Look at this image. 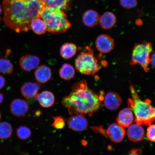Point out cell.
<instances>
[{
  "mask_svg": "<svg viewBox=\"0 0 155 155\" xmlns=\"http://www.w3.org/2000/svg\"><path fill=\"white\" fill-rule=\"evenodd\" d=\"M3 20L8 28L17 33L28 32L33 19L40 18L44 7L38 0H3Z\"/></svg>",
  "mask_w": 155,
  "mask_h": 155,
  "instance_id": "6da1fadb",
  "label": "cell"
},
{
  "mask_svg": "<svg viewBox=\"0 0 155 155\" xmlns=\"http://www.w3.org/2000/svg\"><path fill=\"white\" fill-rule=\"evenodd\" d=\"M103 94H97L88 88L87 81L75 83L68 96L63 98L62 104L68 108L70 114H88L92 116L101 106Z\"/></svg>",
  "mask_w": 155,
  "mask_h": 155,
  "instance_id": "7a4b0ae2",
  "label": "cell"
},
{
  "mask_svg": "<svg viewBox=\"0 0 155 155\" xmlns=\"http://www.w3.org/2000/svg\"><path fill=\"white\" fill-rule=\"evenodd\" d=\"M131 98L127 101L128 107L134 114L136 123L141 125L149 126L155 121V107L151 105L148 99L143 101L132 86H130Z\"/></svg>",
  "mask_w": 155,
  "mask_h": 155,
  "instance_id": "3957f363",
  "label": "cell"
},
{
  "mask_svg": "<svg viewBox=\"0 0 155 155\" xmlns=\"http://www.w3.org/2000/svg\"><path fill=\"white\" fill-rule=\"evenodd\" d=\"M40 18L45 23L47 31L51 34L64 33L71 26L67 15L61 10L51 9L44 6Z\"/></svg>",
  "mask_w": 155,
  "mask_h": 155,
  "instance_id": "277c9868",
  "label": "cell"
},
{
  "mask_svg": "<svg viewBox=\"0 0 155 155\" xmlns=\"http://www.w3.org/2000/svg\"><path fill=\"white\" fill-rule=\"evenodd\" d=\"M75 64L77 71L83 74L94 75L100 69L98 60L89 46L85 47L78 55Z\"/></svg>",
  "mask_w": 155,
  "mask_h": 155,
  "instance_id": "5b68a950",
  "label": "cell"
},
{
  "mask_svg": "<svg viewBox=\"0 0 155 155\" xmlns=\"http://www.w3.org/2000/svg\"><path fill=\"white\" fill-rule=\"evenodd\" d=\"M152 49V45L149 42L144 41L136 45L134 48L130 64L133 65L139 64L146 72H148L150 55Z\"/></svg>",
  "mask_w": 155,
  "mask_h": 155,
  "instance_id": "8992f818",
  "label": "cell"
},
{
  "mask_svg": "<svg viewBox=\"0 0 155 155\" xmlns=\"http://www.w3.org/2000/svg\"><path fill=\"white\" fill-rule=\"evenodd\" d=\"M73 115L68 119L69 127L72 130L77 132L83 131L86 130L88 126V122L86 118L82 114Z\"/></svg>",
  "mask_w": 155,
  "mask_h": 155,
  "instance_id": "52a82bcc",
  "label": "cell"
},
{
  "mask_svg": "<svg viewBox=\"0 0 155 155\" xmlns=\"http://www.w3.org/2000/svg\"><path fill=\"white\" fill-rule=\"evenodd\" d=\"M96 48L102 53H109L113 49L114 42L113 39L108 35H100L97 38L95 41Z\"/></svg>",
  "mask_w": 155,
  "mask_h": 155,
  "instance_id": "ba28073f",
  "label": "cell"
},
{
  "mask_svg": "<svg viewBox=\"0 0 155 155\" xmlns=\"http://www.w3.org/2000/svg\"><path fill=\"white\" fill-rule=\"evenodd\" d=\"M105 134L113 142L118 143L123 141L125 134L124 127L118 124H111L107 128Z\"/></svg>",
  "mask_w": 155,
  "mask_h": 155,
  "instance_id": "9c48e42d",
  "label": "cell"
},
{
  "mask_svg": "<svg viewBox=\"0 0 155 155\" xmlns=\"http://www.w3.org/2000/svg\"><path fill=\"white\" fill-rule=\"evenodd\" d=\"M40 62V59L37 56L26 54L21 58L19 64L23 71H28L38 68Z\"/></svg>",
  "mask_w": 155,
  "mask_h": 155,
  "instance_id": "30bf717a",
  "label": "cell"
},
{
  "mask_svg": "<svg viewBox=\"0 0 155 155\" xmlns=\"http://www.w3.org/2000/svg\"><path fill=\"white\" fill-rule=\"evenodd\" d=\"M12 114L16 117H21L26 115L29 110V106L25 101L21 99H15L10 104Z\"/></svg>",
  "mask_w": 155,
  "mask_h": 155,
  "instance_id": "8fae6325",
  "label": "cell"
},
{
  "mask_svg": "<svg viewBox=\"0 0 155 155\" xmlns=\"http://www.w3.org/2000/svg\"><path fill=\"white\" fill-rule=\"evenodd\" d=\"M141 125L137 123L131 124L128 127L127 135L129 140L134 142L142 140L145 135V131Z\"/></svg>",
  "mask_w": 155,
  "mask_h": 155,
  "instance_id": "7c38bea8",
  "label": "cell"
},
{
  "mask_svg": "<svg viewBox=\"0 0 155 155\" xmlns=\"http://www.w3.org/2000/svg\"><path fill=\"white\" fill-rule=\"evenodd\" d=\"M134 120L133 113L129 108H123L119 112L116 121L118 124L124 128L128 127Z\"/></svg>",
  "mask_w": 155,
  "mask_h": 155,
  "instance_id": "4fadbf2b",
  "label": "cell"
},
{
  "mask_svg": "<svg viewBox=\"0 0 155 155\" xmlns=\"http://www.w3.org/2000/svg\"><path fill=\"white\" fill-rule=\"evenodd\" d=\"M103 100L106 108L111 110L117 109L122 103L120 96L117 93L114 92L107 93L104 97Z\"/></svg>",
  "mask_w": 155,
  "mask_h": 155,
  "instance_id": "5bb4252c",
  "label": "cell"
},
{
  "mask_svg": "<svg viewBox=\"0 0 155 155\" xmlns=\"http://www.w3.org/2000/svg\"><path fill=\"white\" fill-rule=\"evenodd\" d=\"M34 75L37 81L41 84H44L51 78L52 71L51 69L47 66L42 65L36 69Z\"/></svg>",
  "mask_w": 155,
  "mask_h": 155,
  "instance_id": "9a60e30c",
  "label": "cell"
},
{
  "mask_svg": "<svg viewBox=\"0 0 155 155\" xmlns=\"http://www.w3.org/2000/svg\"><path fill=\"white\" fill-rule=\"evenodd\" d=\"M35 98L39 103L40 105L44 108L50 107L55 103V96L53 93L49 91H44L37 94Z\"/></svg>",
  "mask_w": 155,
  "mask_h": 155,
  "instance_id": "2e32d148",
  "label": "cell"
},
{
  "mask_svg": "<svg viewBox=\"0 0 155 155\" xmlns=\"http://www.w3.org/2000/svg\"><path fill=\"white\" fill-rule=\"evenodd\" d=\"M39 83L28 82L25 83L21 88V92L23 96L27 99L35 97L41 88Z\"/></svg>",
  "mask_w": 155,
  "mask_h": 155,
  "instance_id": "e0dca14e",
  "label": "cell"
},
{
  "mask_svg": "<svg viewBox=\"0 0 155 155\" xmlns=\"http://www.w3.org/2000/svg\"><path fill=\"white\" fill-rule=\"evenodd\" d=\"M100 15L96 11L90 9L83 14V21L87 26L92 28L96 26L99 22Z\"/></svg>",
  "mask_w": 155,
  "mask_h": 155,
  "instance_id": "ac0fdd59",
  "label": "cell"
},
{
  "mask_svg": "<svg viewBox=\"0 0 155 155\" xmlns=\"http://www.w3.org/2000/svg\"><path fill=\"white\" fill-rule=\"evenodd\" d=\"M116 22V17L113 13L106 12L100 17L99 23L102 28L108 30L113 28Z\"/></svg>",
  "mask_w": 155,
  "mask_h": 155,
  "instance_id": "d6986e66",
  "label": "cell"
},
{
  "mask_svg": "<svg viewBox=\"0 0 155 155\" xmlns=\"http://www.w3.org/2000/svg\"><path fill=\"white\" fill-rule=\"evenodd\" d=\"M77 50L76 45L71 42H66L61 46L60 53L63 59H68L73 58L76 54Z\"/></svg>",
  "mask_w": 155,
  "mask_h": 155,
  "instance_id": "ffe728a7",
  "label": "cell"
},
{
  "mask_svg": "<svg viewBox=\"0 0 155 155\" xmlns=\"http://www.w3.org/2000/svg\"><path fill=\"white\" fill-rule=\"evenodd\" d=\"M30 28L35 34L38 35L44 34L47 31L45 23L40 18L33 19L31 22Z\"/></svg>",
  "mask_w": 155,
  "mask_h": 155,
  "instance_id": "44dd1931",
  "label": "cell"
},
{
  "mask_svg": "<svg viewBox=\"0 0 155 155\" xmlns=\"http://www.w3.org/2000/svg\"><path fill=\"white\" fill-rule=\"evenodd\" d=\"M59 74L61 78L66 81L70 80L75 76V69L70 64L65 63L63 64L60 69Z\"/></svg>",
  "mask_w": 155,
  "mask_h": 155,
  "instance_id": "7402d4cb",
  "label": "cell"
},
{
  "mask_svg": "<svg viewBox=\"0 0 155 155\" xmlns=\"http://www.w3.org/2000/svg\"><path fill=\"white\" fill-rule=\"evenodd\" d=\"M13 129L11 125L7 122L0 123V139L5 140L11 136Z\"/></svg>",
  "mask_w": 155,
  "mask_h": 155,
  "instance_id": "603a6c76",
  "label": "cell"
},
{
  "mask_svg": "<svg viewBox=\"0 0 155 155\" xmlns=\"http://www.w3.org/2000/svg\"><path fill=\"white\" fill-rule=\"evenodd\" d=\"M69 1L70 0H51L44 5L50 8L62 10L66 8Z\"/></svg>",
  "mask_w": 155,
  "mask_h": 155,
  "instance_id": "cb8c5ba5",
  "label": "cell"
},
{
  "mask_svg": "<svg viewBox=\"0 0 155 155\" xmlns=\"http://www.w3.org/2000/svg\"><path fill=\"white\" fill-rule=\"evenodd\" d=\"M13 69V64L8 60L6 58H0V73L11 74Z\"/></svg>",
  "mask_w": 155,
  "mask_h": 155,
  "instance_id": "d4e9b609",
  "label": "cell"
},
{
  "mask_svg": "<svg viewBox=\"0 0 155 155\" xmlns=\"http://www.w3.org/2000/svg\"><path fill=\"white\" fill-rule=\"evenodd\" d=\"M17 135L19 139L22 140L28 139L31 135V132L29 128L25 126H21L17 129Z\"/></svg>",
  "mask_w": 155,
  "mask_h": 155,
  "instance_id": "484cf974",
  "label": "cell"
},
{
  "mask_svg": "<svg viewBox=\"0 0 155 155\" xmlns=\"http://www.w3.org/2000/svg\"><path fill=\"white\" fill-rule=\"evenodd\" d=\"M120 3L124 8L129 9L136 7L137 2V0H120Z\"/></svg>",
  "mask_w": 155,
  "mask_h": 155,
  "instance_id": "4316f807",
  "label": "cell"
},
{
  "mask_svg": "<svg viewBox=\"0 0 155 155\" xmlns=\"http://www.w3.org/2000/svg\"><path fill=\"white\" fill-rule=\"evenodd\" d=\"M65 122L63 118L61 116H58L54 118L53 125L57 129H61L65 126Z\"/></svg>",
  "mask_w": 155,
  "mask_h": 155,
  "instance_id": "83f0119b",
  "label": "cell"
},
{
  "mask_svg": "<svg viewBox=\"0 0 155 155\" xmlns=\"http://www.w3.org/2000/svg\"><path fill=\"white\" fill-rule=\"evenodd\" d=\"M147 137L151 141L155 142V124H151L147 129Z\"/></svg>",
  "mask_w": 155,
  "mask_h": 155,
  "instance_id": "f1b7e54d",
  "label": "cell"
},
{
  "mask_svg": "<svg viewBox=\"0 0 155 155\" xmlns=\"http://www.w3.org/2000/svg\"><path fill=\"white\" fill-rule=\"evenodd\" d=\"M5 78L0 75V90L5 87Z\"/></svg>",
  "mask_w": 155,
  "mask_h": 155,
  "instance_id": "f546056e",
  "label": "cell"
},
{
  "mask_svg": "<svg viewBox=\"0 0 155 155\" xmlns=\"http://www.w3.org/2000/svg\"><path fill=\"white\" fill-rule=\"evenodd\" d=\"M150 63L155 68V53L150 57Z\"/></svg>",
  "mask_w": 155,
  "mask_h": 155,
  "instance_id": "4dcf8cb0",
  "label": "cell"
},
{
  "mask_svg": "<svg viewBox=\"0 0 155 155\" xmlns=\"http://www.w3.org/2000/svg\"><path fill=\"white\" fill-rule=\"evenodd\" d=\"M136 24L137 25V26H141L143 24V22L142 20L140 19H137L135 21Z\"/></svg>",
  "mask_w": 155,
  "mask_h": 155,
  "instance_id": "1f68e13d",
  "label": "cell"
},
{
  "mask_svg": "<svg viewBox=\"0 0 155 155\" xmlns=\"http://www.w3.org/2000/svg\"><path fill=\"white\" fill-rule=\"evenodd\" d=\"M4 100V97L3 94L1 93H0V104L3 102Z\"/></svg>",
  "mask_w": 155,
  "mask_h": 155,
  "instance_id": "d6a6232c",
  "label": "cell"
},
{
  "mask_svg": "<svg viewBox=\"0 0 155 155\" xmlns=\"http://www.w3.org/2000/svg\"><path fill=\"white\" fill-rule=\"evenodd\" d=\"M51 1V0H44V1L43 2V3L44 4V5L46 3H47V2L49 1Z\"/></svg>",
  "mask_w": 155,
  "mask_h": 155,
  "instance_id": "836d02e7",
  "label": "cell"
},
{
  "mask_svg": "<svg viewBox=\"0 0 155 155\" xmlns=\"http://www.w3.org/2000/svg\"><path fill=\"white\" fill-rule=\"evenodd\" d=\"M128 155H139L137 153H132L131 154H130Z\"/></svg>",
  "mask_w": 155,
  "mask_h": 155,
  "instance_id": "e575fe53",
  "label": "cell"
},
{
  "mask_svg": "<svg viewBox=\"0 0 155 155\" xmlns=\"http://www.w3.org/2000/svg\"><path fill=\"white\" fill-rule=\"evenodd\" d=\"M2 12V9L1 5H0V15H1ZM0 20H1V17H0Z\"/></svg>",
  "mask_w": 155,
  "mask_h": 155,
  "instance_id": "d590c367",
  "label": "cell"
},
{
  "mask_svg": "<svg viewBox=\"0 0 155 155\" xmlns=\"http://www.w3.org/2000/svg\"><path fill=\"white\" fill-rule=\"evenodd\" d=\"M38 1H39L41 2L42 3H43V2L44 1V0H38Z\"/></svg>",
  "mask_w": 155,
  "mask_h": 155,
  "instance_id": "8d00e7d4",
  "label": "cell"
},
{
  "mask_svg": "<svg viewBox=\"0 0 155 155\" xmlns=\"http://www.w3.org/2000/svg\"><path fill=\"white\" fill-rule=\"evenodd\" d=\"M1 112H0V120H1Z\"/></svg>",
  "mask_w": 155,
  "mask_h": 155,
  "instance_id": "74e56055",
  "label": "cell"
}]
</instances>
